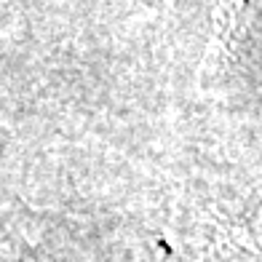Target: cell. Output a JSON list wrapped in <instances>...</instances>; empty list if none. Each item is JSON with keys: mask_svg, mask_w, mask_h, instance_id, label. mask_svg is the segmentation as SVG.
Instances as JSON below:
<instances>
[{"mask_svg": "<svg viewBox=\"0 0 262 262\" xmlns=\"http://www.w3.org/2000/svg\"><path fill=\"white\" fill-rule=\"evenodd\" d=\"M0 262H19L16 244L11 241V235L3 225H0Z\"/></svg>", "mask_w": 262, "mask_h": 262, "instance_id": "cell-1", "label": "cell"}]
</instances>
